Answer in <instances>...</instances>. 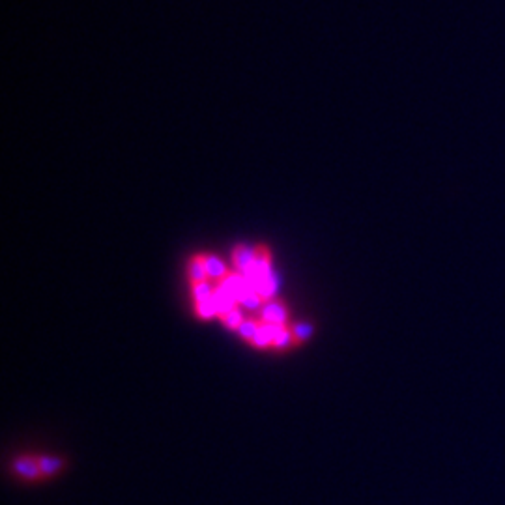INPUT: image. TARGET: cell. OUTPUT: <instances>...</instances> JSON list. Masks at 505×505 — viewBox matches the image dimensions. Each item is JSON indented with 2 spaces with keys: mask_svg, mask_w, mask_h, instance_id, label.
Returning <instances> with one entry per match:
<instances>
[{
  "mask_svg": "<svg viewBox=\"0 0 505 505\" xmlns=\"http://www.w3.org/2000/svg\"><path fill=\"white\" fill-rule=\"evenodd\" d=\"M38 465H40L41 473L45 475H51V473H56V471L62 468V460L55 457H41L38 458Z\"/></svg>",
  "mask_w": 505,
  "mask_h": 505,
  "instance_id": "obj_7",
  "label": "cell"
},
{
  "mask_svg": "<svg viewBox=\"0 0 505 505\" xmlns=\"http://www.w3.org/2000/svg\"><path fill=\"white\" fill-rule=\"evenodd\" d=\"M223 322H225L228 328H236L238 329L242 326V314H239L238 309H233L231 313H226L223 316Z\"/></svg>",
  "mask_w": 505,
  "mask_h": 505,
  "instance_id": "obj_13",
  "label": "cell"
},
{
  "mask_svg": "<svg viewBox=\"0 0 505 505\" xmlns=\"http://www.w3.org/2000/svg\"><path fill=\"white\" fill-rule=\"evenodd\" d=\"M311 333H313V328H311L309 324H300V326H296V329H294V335H296V339H301V341L309 339V337H311Z\"/></svg>",
  "mask_w": 505,
  "mask_h": 505,
  "instance_id": "obj_16",
  "label": "cell"
},
{
  "mask_svg": "<svg viewBox=\"0 0 505 505\" xmlns=\"http://www.w3.org/2000/svg\"><path fill=\"white\" fill-rule=\"evenodd\" d=\"M234 262L239 273H251L252 272V262H255V251L246 246H239L234 251Z\"/></svg>",
  "mask_w": 505,
  "mask_h": 505,
  "instance_id": "obj_2",
  "label": "cell"
},
{
  "mask_svg": "<svg viewBox=\"0 0 505 505\" xmlns=\"http://www.w3.org/2000/svg\"><path fill=\"white\" fill-rule=\"evenodd\" d=\"M272 272L270 270V257H268L266 249H257L255 251V262H252V275L257 277H264L268 273Z\"/></svg>",
  "mask_w": 505,
  "mask_h": 505,
  "instance_id": "obj_4",
  "label": "cell"
},
{
  "mask_svg": "<svg viewBox=\"0 0 505 505\" xmlns=\"http://www.w3.org/2000/svg\"><path fill=\"white\" fill-rule=\"evenodd\" d=\"M189 275H191V279L195 281V283H200V281H204L206 277H208L202 257H198V259H193L191 266H189Z\"/></svg>",
  "mask_w": 505,
  "mask_h": 505,
  "instance_id": "obj_9",
  "label": "cell"
},
{
  "mask_svg": "<svg viewBox=\"0 0 505 505\" xmlns=\"http://www.w3.org/2000/svg\"><path fill=\"white\" fill-rule=\"evenodd\" d=\"M197 314L200 316V318H210V316H213V314H218V309H215L212 300L200 301V303L197 305Z\"/></svg>",
  "mask_w": 505,
  "mask_h": 505,
  "instance_id": "obj_12",
  "label": "cell"
},
{
  "mask_svg": "<svg viewBox=\"0 0 505 505\" xmlns=\"http://www.w3.org/2000/svg\"><path fill=\"white\" fill-rule=\"evenodd\" d=\"M290 341H292V335L288 333L287 329H283L281 333H277L275 337H273V347H277V349H285V347H288L290 344Z\"/></svg>",
  "mask_w": 505,
  "mask_h": 505,
  "instance_id": "obj_14",
  "label": "cell"
},
{
  "mask_svg": "<svg viewBox=\"0 0 505 505\" xmlns=\"http://www.w3.org/2000/svg\"><path fill=\"white\" fill-rule=\"evenodd\" d=\"M202 260H204V268H206V273H208V277H223V275H226V268L225 264L221 262L219 259H215V257H202Z\"/></svg>",
  "mask_w": 505,
  "mask_h": 505,
  "instance_id": "obj_6",
  "label": "cell"
},
{
  "mask_svg": "<svg viewBox=\"0 0 505 505\" xmlns=\"http://www.w3.org/2000/svg\"><path fill=\"white\" fill-rule=\"evenodd\" d=\"M212 301L213 305H215V309H218V314L225 316L226 313H231L233 309H236L238 298H236V294L228 292V290H225L223 287H219L213 290Z\"/></svg>",
  "mask_w": 505,
  "mask_h": 505,
  "instance_id": "obj_1",
  "label": "cell"
},
{
  "mask_svg": "<svg viewBox=\"0 0 505 505\" xmlns=\"http://www.w3.org/2000/svg\"><path fill=\"white\" fill-rule=\"evenodd\" d=\"M259 324L255 320H246V322H242V326L238 328L239 335L242 337H246V339H255V335H257V331H259Z\"/></svg>",
  "mask_w": 505,
  "mask_h": 505,
  "instance_id": "obj_11",
  "label": "cell"
},
{
  "mask_svg": "<svg viewBox=\"0 0 505 505\" xmlns=\"http://www.w3.org/2000/svg\"><path fill=\"white\" fill-rule=\"evenodd\" d=\"M14 470L27 479H36L41 473L38 460H32V458H19V460H15Z\"/></svg>",
  "mask_w": 505,
  "mask_h": 505,
  "instance_id": "obj_3",
  "label": "cell"
},
{
  "mask_svg": "<svg viewBox=\"0 0 505 505\" xmlns=\"http://www.w3.org/2000/svg\"><path fill=\"white\" fill-rule=\"evenodd\" d=\"M260 300H262V298H260L255 290H247V292H244L239 296L238 303L247 309H257L260 305Z\"/></svg>",
  "mask_w": 505,
  "mask_h": 505,
  "instance_id": "obj_10",
  "label": "cell"
},
{
  "mask_svg": "<svg viewBox=\"0 0 505 505\" xmlns=\"http://www.w3.org/2000/svg\"><path fill=\"white\" fill-rule=\"evenodd\" d=\"M252 342H255L257 347H260V349H264V347H268V344L272 342V337L268 335L266 329L260 326L259 331H257V335H255V339H252Z\"/></svg>",
  "mask_w": 505,
  "mask_h": 505,
  "instance_id": "obj_15",
  "label": "cell"
},
{
  "mask_svg": "<svg viewBox=\"0 0 505 505\" xmlns=\"http://www.w3.org/2000/svg\"><path fill=\"white\" fill-rule=\"evenodd\" d=\"M212 294H213L212 287H210L206 281H200V283H195V285H193V296H195L197 303L212 300Z\"/></svg>",
  "mask_w": 505,
  "mask_h": 505,
  "instance_id": "obj_8",
  "label": "cell"
},
{
  "mask_svg": "<svg viewBox=\"0 0 505 505\" xmlns=\"http://www.w3.org/2000/svg\"><path fill=\"white\" fill-rule=\"evenodd\" d=\"M287 318V311L279 303H268L264 311H262V322H277L283 324Z\"/></svg>",
  "mask_w": 505,
  "mask_h": 505,
  "instance_id": "obj_5",
  "label": "cell"
}]
</instances>
